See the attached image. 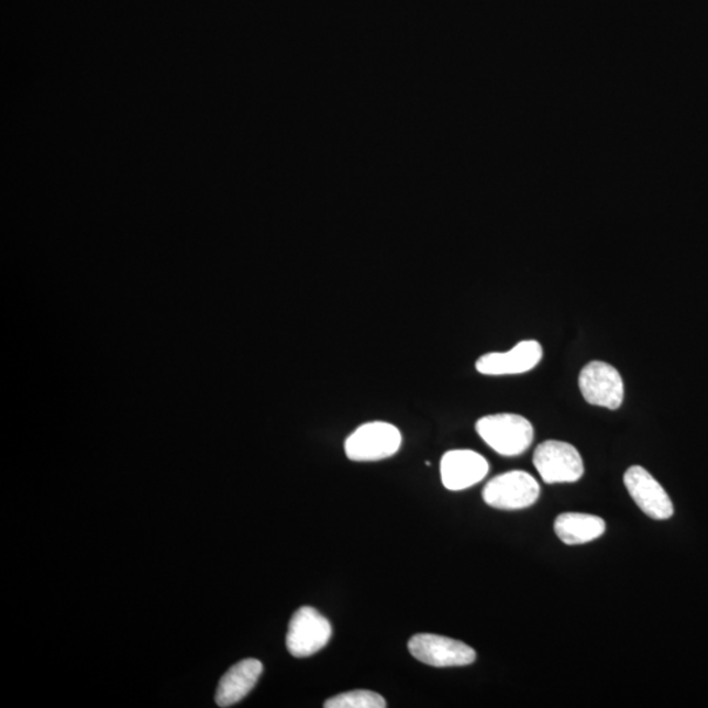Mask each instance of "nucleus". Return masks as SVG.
<instances>
[{"label":"nucleus","instance_id":"f257e3e1","mask_svg":"<svg viewBox=\"0 0 708 708\" xmlns=\"http://www.w3.org/2000/svg\"><path fill=\"white\" fill-rule=\"evenodd\" d=\"M475 428L480 439L504 457L526 453L534 440L533 425L516 413L488 414L479 419Z\"/></svg>","mask_w":708,"mask_h":708},{"label":"nucleus","instance_id":"f03ea898","mask_svg":"<svg viewBox=\"0 0 708 708\" xmlns=\"http://www.w3.org/2000/svg\"><path fill=\"white\" fill-rule=\"evenodd\" d=\"M399 429L386 421H370L345 440L346 457L353 462H377L391 458L401 446Z\"/></svg>","mask_w":708,"mask_h":708},{"label":"nucleus","instance_id":"7ed1b4c3","mask_svg":"<svg viewBox=\"0 0 708 708\" xmlns=\"http://www.w3.org/2000/svg\"><path fill=\"white\" fill-rule=\"evenodd\" d=\"M533 463L536 472L547 485L575 483L584 475L580 453L568 442L549 440L538 445Z\"/></svg>","mask_w":708,"mask_h":708},{"label":"nucleus","instance_id":"20e7f679","mask_svg":"<svg viewBox=\"0 0 708 708\" xmlns=\"http://www.w3.org/2000/svg\"><path fill=\"white\" fill-rule=\"evenodd\" d=\"M540 494V485L533 476L515 469L489 480L483 489V500L496 509L517 510L533 506Z\"/></svg>","mask_w":708,"mask_h":708},{"label":"nucleus","instance_id":"39448f33","mask_svg":"<svg viewBox=\"0 0 708 708\" xmlns=\"http://www.w3.org/2000/svg\"><path fill=\"white\" fill-rule=\"evenodd\" d=\"M331 637L332 626L329 619L311 606H303L290 619L286 646L295 657H310L323 650Z\"/></svg>","mask_w":708,"mask_h":708},{"label":"nucleus","instance_id":"423d86ee","mask_svg":"<svg viewBox=\"0 0 708 708\" xmlns=\"http://www.w3.org/2000/svg\"><path fill=\"white\" fill-rule=\"evenodd\" d=\"M578 386L589 405L618 410L623 403L624 385L621 374L610 364L591 361L578 377Z\"/></svg>","mask_w":708,"mask_h":708},{"label":"nucleus","instance_id":"0eeeda50","mask_svg":"<svg viewBox=\"0 0 708 708\" xmlns=\"http://www.w3.org/2000/svg\"><path fill=\"white\" fill-rule=\"evenodd\" d=\"M408 650L420 663L449 668V666H466L473 664L476 653L472 646L460 640L434 635L418 634L408 642Z\"/></svg>","mask_w":708,"mask_h":708},{"label":"nucleus","instance_id":"6e6552de","mask_svg":"<svg viewBox=\"0 0 708 708\" xmlns=\"http://www.w3.org/2000/svg\"><path fill=\"white\" fill-rule=\"evenodd\" d=\"M624 486L632 500L653 520H668L673 502L660 483L642 466H632L624 474Z\"/></svg>","mask_w":708,"mask_h":708},{"label":"nucleus","instance_id":"1a4fd4ad","mask_svg":"<svg viewBox=\"0 0 708 708\" xmlns=\"http://www.w3.org/2000/svg\"><path fill=\"white\" fill-rule=\"evenodd\" d=\"M543 357L542 345L535 340H523L507 352L483 354L475 367L485 376H515L533 370Z\"/></svg>","mask_w":708,"mask_h":708},{"label":"nucleus","instance_id":"9d476101","mask_svg":"<svg viewBox=\"0 0 708 708\" xmlns=\"http://www.w3.org/2000/svg\"><path fill=\"white\" fill-rule=\"evenodd\" d=\"M442 485L451 491H463L486 478L488 462L483 455L467 449H458L444 454L441 460Z\"/></svg>","mask_w":708,"mask_h":708},{"label":"nucleus","instance_id":"9b49d317","mask_svg":"<svg viewBox=\"0 0 708 708\" xmlns=\"http://www.w3.org/2000/svg\"><path fill=\"white\" fill-rule=\"evenodd\" d=\"M263 673V664L256 659L236 663L223 674L215 692V704L231 707L240 704L254 689Z\"/></svg>","mask_w":708,"mask_h":708},{"label":"nucleus","instance_id":"f8f14e48","mask_svg":"<svg viewBox=\"0 0 708 708\" xmlns=\"http://www.w3.org/2000/svg\"><path fill=\"white\" fill-rule=\"evenodd\" d=\"M555 533L568 546L589 543L600 538L606 530L601 517L585 513H562L554 523Z\"/></svg>","mask_w":708,"mask_h":708},{"label":"nucleus","instance_id":"ddd939ff","mask_svg":"<svg viewBox=\"0 0 708 708\" xmlns=\"http://www.w3.org/2000/svg\"><path fill=\"white\" fill-rule=\"evenodd\" d=\"M325 708H385L386 700L378 693L370 690H353L339 694L325 700Z\"/></svg>","mask_w":708,"mask_h":708}]
</instances>
